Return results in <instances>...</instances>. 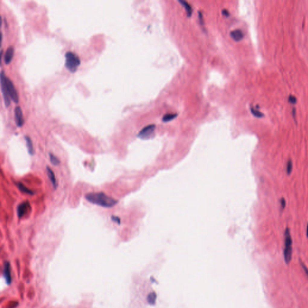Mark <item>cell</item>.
<instances>
[{"mask_svg": "<svg viewBox=\"0 0 308 308\" xmlns=\"http://www.w3.org/2000/svg\"><path fill=\"white\" fill-rule=\"evenodd\" d=\"M10 265L8 262H5L4 264V277L6 279L7 284L11 283V273H10Z\"/></svg>", "mask_w": 308, "mask_h": 308, "instance_id": "cell-12", "label": "cell"}, {"mask_svg": "<svg viewBox=\"0 0 308 308\" xmlns=\"http://www.w3.org/2000/svg\"><path fill=\"white\" fill-rule=\"evenodd\" d=\"M29 207H30V204L27 202H23V203L19 204L17 208L18 216L19 218L22 217L28 211V210L29 209Z\"/></svg>", "mask_w": 308, "mask_h": 308, "instance_id": "cell-8", "label": "cell"}, {"mask_svg": "<svg viewBox=\"0 0 308 308\" xmlns=\"http://www.w3.org/2000/svg\"><path fill=\"white\" fill-rule=\"evenodd\" d=\"M17 187H18V188L23 193H26V194H33V192L31 191L30 190H29L28 188H27L25 186H24L22 184H21V182H18L17 184Z\"/></svg>", "mask_w": 308, "mask_h": 308, "instance_id": "cell-15", "label": "cell"}, {"mask_svg": "<svg viewBox=\"0 0 308 308\" xmlns=\"http://www.w3.org/2000/svg\"><path fill=\"white\" fill-rule=\"evenodd\" d=\"M285 245L284 249V258L287 264H289L293 256V239L290 230L287 228L285 231Z\"/></svg>", "mask_w": 308, "mask_h": 308, "instance_id": "cell-2", "label": "cell"}, {"mask_svg": "<svg viewBox=\"0 0 308 308\" xmlns=\"http://www.w3.org/2000/svg\"><path fill=\"white\" fill-rule=\"evenodd\" d=\"M25 139L27 148V150H28V153L30 154L31 155H33L34 153V151L33 145V143H32L31 140L30 139V137H28L27 136H26L25 137Z\"/></svg>", "mask_w": 308, "mask_h": 308, "instance_id": "cell-13", "label": "cell"}, {"mask_svg": "<svg viewBox=\"0 0 308 308\" xmlns=\"http://www.w3.org/2000/svg\"><path fill=\"white\" fill-rule=\"evenodd\" d=\"M24 285L21 282L19 285V293L21 294V298L22 299L23 297V294H24Z\"/></svg>", "mask_w": 308, "mask_h": 308, "instance_id": "cell-25", "label": "cell"}, {"mask_svg": "<svg viewBox=\"0 0 308 308\" xmlns=\"http://www.w3.org/2000/svg\"><path fill=\"white\" fill-rule=\"evenodd\" d=\"M178 1L185 8V9L186 10V12H187V16H191V13H192V8H191V6L189 4V3L185 1H184V0H179Z\"/></svg>", "mask_w": 308, "mask_h": 308, "instance_id": "cell-14", "label": "cell"}, {"mask_svg": "<svg viewBox=\"0 0 308 308\" xmlns=\"http://www.w3.org/2000/svg\"><path fill=\"white\" fill-rule=\"evenodd\" d=\"M111 220L113 222H114L116 223H117L118 225H120V219L118 217H117V216H111Z\"/></svg>", "mask_w": 308, "mask_h": 308, "instance_id": "cell-26", "label": "cell"}, {"mask_svg": "<svg viewBox=\"0 0 308 308\" xmlns=\"http://www.w3.org/2000/svg\"><path fill=\"white\" fill-rule=\"evenodd\" d=\"M222 13H223V15H225V16H228L229 15V11H228L227 10H226V9H223V10H222Z\"/></svg>", "mask_w": 308, "mask_h": 308, "instance_id": "cell-28", "label": "cell"}, {"mask_svg": "<svg viewBox=\"0 0 308 308\" xmlns=\"http://www.w3.org/2000/svg\"><path fill=\"white\" fill-rule=\"evenodd\" d=\"M27 296L30 299V300H32L33 297L34 296V289L32 287H31L28 290V294H27Z\"/></svg>", "mask_w": 308, "mask_h": 308, "instance_id": "cell-22", "label": "cell"}, {"mask_svg": "<svg viewBox=\"0 0 308 308\" xmlns=\"http://www.w3.org/2000/svg\"><path fill=\"white\" fill-rule=\"evenodd\" d=\"M251 112L252 113V114L255 116V117H258V118H261V117H264V114L262 113H261V111L256 110L255 108L252 107L251 108Z\"/></svg>", "mask_w": 308, "mask_h": 308, "instance_id": "cell-18", "label": "cell"}, {"mask_svg": "<svg viewBox=\"0 0 308 308\" xmlns=\"http://www.w3.org/2000/svg\"><path fill=\"white\" fill-rule=\"evenodd\" d=\"M306 237L308 238V225H307V227H306Z\"/></svg>", "mask_w": 308, "mask_h": 308, "instance_id": "cell-29", "label": "cell"}, {"mask_svg": "<svg viewBox=\"0 0 308 308\" xmlns=\"http://www.w3.org/2000/svg\"><path fill=\"white\" fill-rule=\"evenodd\" d=\"M155 130V125H149L147 127H145L143 128L138 134L137 137L141 139L147 140L151 138L154 134V131Z\"/></svg>", "mask_w": 308, "mask_h": 308, "instance_id": "cell-6", "label": "cell"}, {"mask_svg": "<svg viewBox=\"0 0 308 308\" xmlns=\"http://www.w3.org/2000/svg\"><path fill=\"white\" fill-rule=\"evenodd\" d=\"M15 122L18 127H21L24 124V118L22 110L20 107H16L14 110Z\"/></svg>", "mask_w": 308, "mask_h": 308, "instance_id": "cell-7", "label": "cell"}, {"mask_svg": "<svg viewBox=\"0 0 308 308\" xmlns=\"http://www.w3.org/2000/svg\"><path fill=\"white\" fill-rule=\"evenodd\" d=\"M47 174H48V176L51 181V182L52 183V185L53 186V187L54 188V189H56L57 187V181H56V176H55V174L54 173V172L53 171V170L49 167H47Z\"/></svg>", "mask_w": 308, "mask_h": 308, "instance_id": "cell-10", "label": "cell"}, {"mask_svg": "<svg viewBox=\"0 0 308 308\" xmlns=\"http://www.w3.org/2000/svg\"><path fill=\"white\" fill-rule=\"evenodd\" d=\"M293 162L291 161V159H289L287 162V173L288 175H290L291 172H292V170H293Z\"/></svg>", "mask_w": 308, "mask_h": 308, "instance_id": "cell-20", "label": "cell"}, {"mask_svg": "<svg viewBox=\"0 0 308 308\" xmlns=\"http://www.w3.org/2000/svg\"><path fill=\"white\" fill-rule=\"evenodd\" d=\"M14 55V49L13 47H10L7 48L4 54V62L6 64H8L11 62Z\"/></svg>", "mask_w": 308, "mask_h": 308, "instance_id": "cell-11", "label": "cell"}, {"mask_svg": "<svg viewBox=\"0 0 308 308\" xmlns=\"http://www.w3.org/2000/svg\"><path fill=\"white\" fill-rule=\"evenodd\" d=\"M288 101L290 103L292 104H294L297 102V99L294 96H290L289 98H288Z\"/></svg>", "mask_w": 308, "mask_h": 308, "instance_id": "cell-24", "label": "cell"}, {"mask_svg": "<svg viewBox=\"0 0 308 308\" xmlns=\"http://www.w3.org/2000/svg\"><path fill=\"white\" fill-rule=\"evenodd\" d=\"M5 83H6L7 91H8L10 97L11 98V99L13 100V102H14L15 103H18L19 101L18 95L17 91H16L13 82H11V81L10 79H9L8 78L5 77Z\"/></svg>", "mask_w": 308, "mask_h": 308, "instance_id": "cell-4", "label": "cell"}, {"mask_svg": "<svg viewBox=\"0 0 308 308\" xmlns=\"http://www.w3.org/2000/svg\"><path fill=\"white\" fill-rule=\"evenodd\" d=\"M301 265H302V268H303V271H305V274H306V276H307V277H308V267H306V266L305 265V264L304 263H303V262H302V263H301Z\"/></svg>", "mask_w": 308, "mask_h": 308, "instance_id": "cell-27", "label": "cell"}, {"mask_svg": "<svg viewBox=\"0 0 308 308\" xmlns=\"http://www.w3.org/2000/svg\"><path fill=\"white\" fill-rule=\"evenodd\" d=\"M49 156H50V161L53 165H56V166H57L58 165H59L60 160L59 159V158H57L54 154H51V153L49 154Z\"/></svg>", "mask_w": 308, "mask_h": 308, "instance_id": "cell-17", "label": "cell"}, {"mask_svg": "<svg viewBox=\"0 0 308 308\" xmlns=\"http://www.w3.org/2000/svg\"><path fill=\"white\" fill-rule=\"evenodd\" d=\"M231 37L235 41L239 42L244 37V34L241 30L236 29L232 31L230 33Z\"/></svg>", "mask_w": 308, "mask_h": 308, "instance_id": "cell-9", "label": "cell"}, {"mask_svg": "<svg viewBox=\"0 0 308 308\" xmlns=\"http://www.w3.org/2000/svg\"><path fill=\"white\" fill-rule=\"evenodd\" d=\"M280 204H281V210L283 211L286 207V201L285 198L282 197L280 200Z\"/></svg>", "mask_w": 308, "mask_h": 308, "instance_id": "cell-23", "label": "cell"}, {"mask_svg": "<svg viewBox=\"0 0 308 308\" xmlns=\"http://www.w3.org/2000/svg\"><path fill=\"white\" fill-rule=\"evenodd\" d=\"M1 90H2V95H3L4 103L5 104L6 107H8V105L10 104V97L8 91H7L6 83H5V74L3 71L1 72Z\"/></svg>", "mask_w": 308, "mask_h": 308, "instance_id": "cell-5", "label": "cell"}, {"mask_svg": "<svg viewBox=\"0 0 308 308\" xmlns=\"http://www.w3.org/2000/svg\"><path fill=\"white\" fill-rule=\"evenodd\" d=\"M31 277H32V274H31V271L28 269L26 268L25 270V272L24 273V279L27 282H28L30 281V280L31 279Z\"/></svg>", "mask_w": 308, "mask_h": 308, "instance_id": "cell-19", "label": "cell"}, {"mask_svg": "<svg viewBox=\"0 0 308 308\" xmlns=\"http://www.w3.org/2000/svg\"><path fill=\"white\" fill-rule=\"evenodd\" d=\"M18 305V302L16 301H11L8 303V304L6 305L5 308H16Z\"/></svg>", "mask_w": 308, "mask_h": 308, "instance_id": "cell-21", "label": "cell"}, {"mask_svg": "<svg viewBox=\"0 0 308 308\" xmlns=\"http://www.w3.org/2000/svg\"><path fill=\"white\" fill-rule=\"evenodd\" d=\"M65 66L71 72H75L79 66L81 62L79 57L72 52H68L65 55Z\"/></svg>", "mask_w": 308, "mask_h": 308, "instance_id": "cell-3", "label": "cell"}, {"mask_svg": "<svg viewBox=\"0 0 308 308\" xmlns=\"http://www.w3.org/2000/svg\"><path fill=\"white\" fill-rule=\"evenodd\" d=\"M176 117H177V114H171V113L167 114H165L162 117V120L164 122H170V121L172 120Z\"/></svg>", "mask_w": 308, "mask_h": 308, "instance_id": "cell-16", "label": "cell"}, {"mask_svg": "<svg viewBox=\"0 0 308 308\" xmlns=\"http://www.w3.org/2000/svg\"><path fill=\"white\" fill-rule=\"evenodd\" d=\"M85 199L89 202L104 208H111L117 204V201L107 196L104 193H90L85 195Z\"/></svg>", "mask_w": 308, "mask_h": 308, "instance_id": "cell-1", "label": "cell"}]
</instances>
